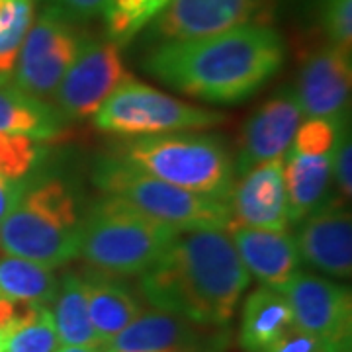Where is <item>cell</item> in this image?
<instances>
[{"label":"cell","instance_id":"cell-1","mask_svg":"<svg viewBox=\"0 0 352 352\" xmlns=\"http://www.w3.org/2000/svg\"><path fill=\"white\" fill-rule=\"evenodd\" d=\"M286 43L272 25L245 24L184 41H164L145 71L166 87L212 104H239L276 75Z\"/></svg>","mask_w":352,"mask_h":352},{"label":"cell","instance_id":"cell-2","mask_svg":"<svg viewBox=\"0 0 352 352\" xmlns=\"http://www.w3.org/2000/svg\"><path fill=\"white\" fill-rule=\"evenodd\" d=\"M139 289L155 309L200 325L227 327L251 284L227 229L180 233L149 270Z\"/></svg>","mask_w":352,"mask_h":352},{"label":"cell","instance_id":"cell-3","mask_svg":"<svg viewBox=\"0 0 352 352\" xmlns=\"http://www.w3.org/2000/svg\"><path fill=\"white\" fill-rule=\"evenodd\" d=\"M80 226L76 204L63 180L50 178L25 188L0 223V251L47 268L78 256Z\"/></svg>","mask_w":352,"mask_h":352},{"label":"cell","instance_id":"cell-4","mask_svg":"<svg viewBox=\"0 0 352 352\" xmlns=\"http://www.w3.org/2000/svg\"><path fill=\"white\" fill-rule=\"evenodd\" d=\"M178 235L173 227L106 196L82 219L78 254L92 270L133 276L149 270Z\"/></svg>","mask_w":352,"mask_h":352},{"label":"cell","instance_id":"cell-5","mask_svg":"<svg viewBox=\"0 0 352 352\" xmlns=\"http://www.w3.org/2000/svg\"><path fill=\"white\" fill-rule=\"evenodd\" d=\"M92 182L106 196L124 201L180 233L231 227L227 201L176 188L141 170L122 155L104 157L94 164Z\"/></svg>","mask_w":352,"mask_h":352},{"label":"cell","instance_id":"cell-6","mask_svg":"<svg viewBox=\"0 0 352 352\" xmlns=\"http://www.w3.org/2000/svg\"><path fill=\"white\" fill-rule=\"evenodd\" d=\"M129 163L176 188L227 201L235 163L221 139L204 133L147 135L124 145Z\"/></svg>","mask_w":352,"mask_h":352},{"label":"cell","instance_id":"cell-7","mask_svg":"<svg viewBox=\"0 0 352 352\" xmlns=\"http://www.w3.org/2000/svg\"><path fill=\"white\" fill-rule=\"evenodd\" d=\"M223 120V113L173 98L133 78L116 88L94 113L98 129L124 138L208 129Z\"/></svg>","mask_w":352,"mask_h":352},{"label":"cell","instance_id":"cell-8","mask_svg":"<svg viewBox=\"0 0 352 352\" xmlns=\"http://www.w3.org/2000/svg\"><path fill=\"white\" fill-rule=\"evenodd\" d=\"M82 39L71 16L57 6L45 8L25 34L12 82L39 100H47L75 61Z\"/></svg>","mask_w":352,"mask_h":352},{"label":"cell","instance_id":"cell-9","mask_svg":"<svg viewBox=\"0 0 352 352\" xmlns=\"http://www.w3.org/2000/svg\"><path fill=\"white\" fill-rule=\"evenodd\" d=\"M278 289L288 302L296 327L315 337L329 352H351V289L307 272L294 274Z\"/></svg>","mask_w":352,"mask_h":352},{"label":"cell","instance_id":"cell-10","mask_svg":"<svg viewBox=\"0 0 352 352\" xmlns=\"http://www.w3.org/2000/svg\"><path fill=\"white\" fill-rule=\"evenodd\" d=\"M129 78L133 76L126 71L113 41L85 38L53 94L55 110L65 120L92 118L113 90Z\"/></svg>","mask_w":352,"mask_h":352},{"label":"cell","instance_id":"cell-11","mask_svg":"<svg viewBox=\"0 0 352 352\" xmlns=\"http://www.w3.org/2000/svg\"><path fill=\"white\" fill-rule=\"evenodd\" d=\"M227 327L200 325L166 311H141L98 349L102 352H223L229 344Z\"/></svg>","mask_w":352,"mask_h":352},{"label":"cell","instance_id":"cell-12","mask_svg":"<svg viewBox=\"0 0 352 352\" xmlns=\"http://www.w3.org/2000/svg\"><path fill=\"white\" fill-rule=\"evenodd\" d=\"M274 10V0H170L155 34L161 41H184L219 34L245 24H266Z\"/></svg>","mask_w":352,"mask_h":352},{"label":"cell","instance_id":"cell-13","mask_svg":"<svg viewBox=\"0 0 352 352\" xmlns=\"http://www.w3.org/2000/svg\"><path fill=\"white\" fill-rule=\"evenodd\" d=\"M351 53L335 45H321L309 51L303 59L296 98L303 118L344 122L351 100Z\"/></svg>","mask_w":352,"mask_h":352},{"label":"cell","instance_id":"cell-14","mask_svg":"<svg viewBox=\"0 0 352 352\" xmlns=\"http://www.w3.org/2000/svg\"><path fill=\"white\" fill-rule=\"evenodd\" d=\"M231 227L288 231L289 208L282 159L254 164L227 196Z\"/></svg>","mask_w":352,"mask_h":352},{"label":"cell","instance_id":"cell-15","mask_svg":"<svg viewBox=\"0 0 352 352\" xmlns=\"http://www.w3.org/2000/svg\"><path fill=\"white\" fill-rule=\"evenodd\" d=\"M303 113L296 92L284 88L258 106L243 127L235 170L245 175L254 164L282 159L292 147Z\"/></svg>","mask_w":352,"mask_h":352},{"label":"cell","instance_id":"cell-16","mask_svg":"<svg viewBox=\"0 0 352 352\" xmlns=\"http://www.w3.org/2000/svg\"><path fill=\"white\" fill-rule=\"evenodd\" d=\"M294 239L302 261L329 276L351 278L352 217L340 201H327L307 215Z\"/></svg>","mask_w":352,"mask_h":352},{"label":"cell","instance_id":"cell-17","mask_svg":"<svg viewBox=\"0 0 352 352\" xmlns=\"http://www.w3.org/2000/svg\"><path fill=\"white\" fill-rule=\"evenodd\" d=\"M247 272L263 286L282 288L300 272L302 256L288 231H266L252 227L227 229Z\"/></svg>","mask_w":352,"mask_h":352},{"label":"cell","instance_id":"cell-18","mask_svg":"<svg viewBox=\"0 0 352 352\" xmlns=\"http://www.w3.org/2000/svg\"><path fill=\"white\" fill-rule=\"evenodd\" d=\"M282 163L289 221H303L307 215L331 201L329 190L333 180V153L303 155L288 149Z\"/></svg>","mask_w":352,"mask_h":352},{"label":"cell","instance_id":"cell-19","mask_svg":"<svg viewBox=\"0 0 352 352\" xmlns=\"http://www.w3.org/2000/svg\"><path fill=\"white\" fill-rule=\"evenodd\" d=\"M82 282L87 289L88 315L100 344L124 331L143 311L138 296L118 276L88 270L82 274Z\"/></svg>","mask_w":352,"mask_h":352},{"label":"cell","instance_id":"cell-20","mask_svg":"<svg viewBox=\"0 0 352 352\" xmlns=\"http://www.w3.org/2000/svg\"><path fill=\"white\" fill-rule=\"evenodd\" d=\"M0 133H24L47 141L63 133V118L55 106L24 92L8 76H0Z\"/></svg>","mask_w":352,"mask_h":352},{"label":"cell","instance_id":"cell-21","mask_svg":"<svg viewBox=\"0 0 352 352\" xmlns=\"http://www.w3.org/2000/svg\"><path fill=\"white\" fill-rule=\"evenodd\" d=\"M294 325L292 311L276 288L261 286L251 292L243 305L239 344L245 352H263Z\"/></svg>","mask_w":352,"mask_h":352},{"label":"cell","instance_id":"cell-22","mask_svg":"<svg viewBox=\"0 0 352 352\" xmlns=\"http://www.w3.org/2000/svg\"><path fill=\"white\" fill-rule=\"evenodd\" d=\"M53 325L61 344L73 346H100V339L88 315L87 289L82 276L67 272L57 286L55 300L50 305Z\"/></svg>","mask_w":352,"mask_h":352},{"label":"cell","instance_id":"cell-23","mask_svg":"<svg viewBox=\"0 0 352 352\" xmlns=\"http://www.w3.org/2000/svg\"><path fill=\"white\" fill-rule=\"evenodd\" d=\"M57 286L53 268L18 256L0 258V300L50 307Z\"/></svg>","mask_w":352,"mask_h":352},{"label":"cell","instance_id":"cell-24","mask_svg":"<svg viewBox=\"0 0 352 352\" xmlns=\"http://www.w3.org/2000/svg\"><path fill=\"white\" fill-rule=\"evenodd\" d=\"M164 8L166 4L161 0H108L102 12L106 16L108 39L116 45H124Z\"/></svg>","mask_w":352,"mask_h":352},{"label":"cell","instance_id":"cell-25","mask_svg":"<svg viewBox=\"0 0 352 352\" xmlns=\"http://www.w3.org/2000/svg\"><path fill=\"white\" fill-rule=\"evenodd\" d=\"M34 22V0H4L0 6V76L16 67L25 34Z\"/></svg>","mask_w":352,"mask_h":352},{"label":"cell","instance_id":"cell-26","mask_svg":"<svg viewBox=\"0 0 352 352\" xmlns=\"http://www.w3.org/2000/svg\"><path fill=\"white\" fill-rule=\"evenodd\" d=\"M61 340L50 307H41L34 317L4 335V352H57Z\"/></svg>","mask_w":352,"mask_h":352},{"label":"cell","instance_id":"cell-27","mask_svg":"<svg viewBox=\"0 0 352 352\" xmlns=\"http://www.w3.org/2000/svg\"><path fill=\"white\" fill-rule=\"evenodd\" d=\"M39 141L24 133H0V175L24 178L38 163Z\"/></svg>","mask_w":352,"mask_h":352},{"label":"cell","instance_id":"cell-28","mask_svg":"<svg viewBox=\"0 0 352 352\" xmlns=\"http://www.w3.org/2000/svg\"><path fill=\"white\" fill-rule=\"evenodd\" d=\"M342 127H344V122L321 120V118L307 120L303 126L298 127L296 138L292 141L289 149L303 153V155H327V153H333Z\"/></svg>","mask_w":352,"mask_h":352},{"label":"cell","instance_id":"cell-29","mask_svg":"<svg viewBox=\"0 0 352 352\" xmlns=\"http://www.w3.org/2000/svg\"><path fill=\"white\" fill-rule=\"evenodd\" d=\"M323 28L329 43L344 53L352 47V0H325Z\"/></svg>","mask_w":352,"mask_h":352},{"label":"cell","instance_id":"cell-30","mask_svg":"<svg viewBox=\"0 0 352 352\" xmlns=\"http://www.w3.org/2000/svg\"><path fill=\"white\" fill-rule=\"evenodd\" d=\"M333 175L342 198L351 200L352 194V145L349 129L342 127L333 151Z\"/></svg>","mask_w":352,"mask_h":352},{"label":"cell","instance_id":"cell-31","mask_svg":"<svg viewBox=\"0 0 352 352\" xmlns=\"http://www.w3.org/2000/svg\"><path fill=\"white\" fill-rule=\"evenodd\" d=\"M263 352H329L319 340L307 335L305 331L298 329L296 325L292 327L282 335L278 337L270 346H266Z\"/></svg>","mask_w":352,"mask_h":352},{"label":"cell","instance_id":"cell-32","mask_svg":"<svg viewBox=\"0 0 352 352\" xmlns=\"http://www.w3.org/2000/svg\"><path fill=\"white\" fill-rule=\"evenodd\" d=\"M106 2L108 0H53V6L61 8L67 16L78 22L104 12Z\"/></svg>","mask_w":352,"mask_h":352},{"label":"cell","instance_id":"cell-33","mask_svg":"<svg viewBox=\"0 0 352 352\" xmlns=\"http://www.w3.org/2000/svg\"><path fill=\"white\" fill-rule=\"evenodd\" d=\"M25 188H28V182L24 178H6L0 175V223L12 212V208L22 198Z\"/></svg>","mask_w":352,"mask_h":352},{"label":"cell","instance_id":"cell-34","mask_svg":"<svg viewBox=\"0 0 352 352\" xmlns=\"http://www.w3.org/2000/svg\"><path fill=\"white\" fill-rule=\"evenodd\" d=\"M57 352H102L98 346H73V344H61Z\"/></svg>","mask_w":352,"mask_h":352},{"label":"cell","instance_id":"cell-35","mask_svg":"<svg viewBox=\"0 0 352 352\" xmlns=\"http://www.w3.org/2000/svg\"><path fill=\"white\" fill-rule=\"evenodd\" d=\"M0 352H4V335L0 333Z\"/></svg>","mask_w":352,"mask_h":352},{"label":"cell","instance_id":"cell-36","mask_svg":"<svg viewBox=\"0 0 352 352\" xmlns=\"http://www.w3.org/2000/svg\"><path fill=\"white\" fill-rule=\"evenodd\" d=\"M161 2H163V4H168V2H170V0H161Z\"/></svg>","mask_w":352,"mask_h":352},{"label":"cell","instance_id":"cell-37","mask_svg":"<svg viewBox=\"0 0 352 352\" xmlns=\"http://www.w3.org/2000/svg\"><path fill=\"white\" fill-rule=\"evenodd\" d=\"M2 2H4V0H0V6H2Z\"/></svg>","mask_w":352,"mask_h":352}]
</instances>
